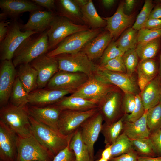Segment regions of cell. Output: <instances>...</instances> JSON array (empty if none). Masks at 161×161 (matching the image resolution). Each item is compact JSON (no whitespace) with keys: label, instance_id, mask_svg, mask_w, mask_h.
Instances as JSON below:
<instances>
[{"label":"cell","instance_id":"obj_56","mask_svg":"<svg viewBox=\"0 0 161 161\" xmlns=\"http://www.w3.org/2000/svg\"><path fill=\"white\" fill-rule=\"evenodd\" d=\"M114 0H103L102 1L103 6L106 8H109L112 7L115 3Z\"/></svg>","mask_w":161,"mask_h":161},{"label":"cell","instance_id":"obj_31","mask_svg":"<svg viewBox=\"0 0 161 161\" xmlns=\"http://www.w3.org/2000/svg\"><path fill=\"white\" fill-rule=\"evenodd\" d=\"M123 125L122 119L111 123L103 124L101 132L104 137L106 145H111L115 141L123 130Z\"/></svg>","mask_w":161,"mask_h":161},{"label":"cell","instance_id":"obj_6","mask_svg":"<svg viewBox=\"0 0 161 161\" xmlns=\"http://www.w3.org/2000/svg\"><path fill=\"white\" fill-rule=\"evenodd\" d=\"M23 24L18 18L10 22L8 32L0 44V58L1 61L13 59L14 53L21 43L30 36L37 34L32 31L22 32Z\"/></svg>","mask_w":161,"mask_h":161},{"label":"cell","instance_id":"obj_38","mask_svg":"<svg viewBox=\"0 0 161 161\" xmlns=\"http://www.w3.org/2000/svg\"><path fill=\"white\" fill-rule=\"evenodd\" d=\"M122 58L126 68V74L132 75L139 63L138 56L135 49L128 50L124 52Z\"/></svg>","mask_w":161,"mask_h":161},{"label":"cell","instance_id":"obj_26","mask_svg":"<svg viewBox=\"0 0 161 161\" xmlns=\"http://www.w3.org/2000/svg\"><path fill=\"white\" fill-rule=\"evenodd\" d=\"M148 110L137 120L132 122H126L123 125V132L131 140L149 137L151 132L147 123Z\"/></svg>","mask_w":161,"mask_h":161},{"label":"cell","instance_id":"obj_59","mask_svg":"<svg viewBox=\"0 0 161 161\" xmlns=\"http://www.w3.org/2000/svg\"><path fill=\"white\" fill-rule=\"evenodd\" d=\"M160 74L161 76V54L160 57Z\"/></svg>","mask_w":161,"mask_h":161},{"label":"cell","instance_id":"obj_28","mask_svg":"<svg viewBox=\"0 0 161 161\" xmlns=\"http://www.w3.org/2000/svg\"><path fill=\"white\" fill-rule=\"evenodd\" d=\"M16 76L22 84L29 93L37 89L38 73L36 70L30 64H25L19 66Z\"/></svg>","mask_w":161,"mask_h":161},{"label":"cell","instance_id":"obj_39","mask_svg":"<svg viewBox=\"0 0 161 161\" xmlns=\"http://www.w3.org/2000/svg\"><path fill=\"white\" fill-rule=\"evenodd\" d=\"M153 7V5L151 1H145L143 7L132 27L134 29L138 31L142 28L144 24L148 19Z\"/></svg>","mask_w":161,"mask_h":161},{"label":"cell","instance_id":"obj_18","mask_svg":"<svg viewBox=\"0 0 161 161\" xmlns=\"http://www.w3.org/2000/svg\"><path fill=\"white\" fill-rule=\"evenodd\" d=\"M134 16L126 14L124 9V4L119 5L114 13L112 16L103 18L106 22V29L113 38L116 39L132 23Z\"/></svg>","mask_w":161,"mask_h":161},{"label":"cell","instance_id":"obj_51","mask_svg":"<svg viewBox=\"0 0 161 161\" xmlns=\"http://www.w3.org/2000/svg\"><path fill=\"white\" fill-rule=\"evenodd\" d=\"M10 22L2 20L0 22V42L3 40L7 34Z\"/></svg>","mask_w":161,"mask_h":161},{"label":"cell","instance_id":"obj_5","mask_svg":"<svg viewBox=\"0 0 161 161\" xmlns=\"http://www.w3.org/2000/svg\"><path fill=\"white\" fill-rule=\"evenodd\" d=\"M89 29L86 25L76 24L66 17L56 16L47 30L49 51L54 49L63 40L71 34Z\"/></svg>","mask_w":161,"mask_h":161},{"label":"cell","instance_id":"obj_40","mask_svg":"<svg viewBox=\"0 0 161 161\" xmlns=\"http://www.w3.org/2000/svg\"><path fill=\"white\" fill-rule=\"evenodd\" d=\"M131 140L133 147L140 154L150 156L155 153L153 144L149 137Z\"/></svg>","mask_w":161,"mask_h":161},{"label":"cell","instance_id":"obj_1","mask_svg":"<svg viewBox=\"0 0 161 161\" xmlns=\"http://www.w3.org/2000/svg\"><path fill=\"white\" fill-rule=\"evenodd\" d=\"M32 133L44 147L54 156L65 148L73 136H66L58 130L41 123L29 115Z\"/></svg>","mask_w":161,"mask_h":161},{"label":"cell","instance_id":"obj_27","mask_svg":"<svg viewBox=\"0 0 161 161\" xmlns=\"http://www.w3.org/2000/svg\"><path fill=\"white\" fill-rule=\"evenodd\" d=\"M55 7L58 16L66 17L75 23L83 22L80 9L74 0L55 1Z\"/></svg>","mask_w":161,"mask_h":161},{"label":"cell","instance_id":"obj_17","mask_svg":"<svg viewBox=\"0 0 161 161\" xmlns=\"http://www.w3.org/2000/svg\"><path fill=\"white\" fill-rule=\"evenodd\" d=\"M17 71L12 60L1 61L0 67V106L8 103Z\"/></svg>","mask_w":161,"mask_h":161},{"label":"cell","instance_id":"obj_7","mask_svg":"<svg viewBox=\"0 0 161 161\" xmlns=\"http://www.w3.org/2000/svg\"><path fill=\"white\" fill-rule=\"evenodd\" d=\"M101 32V28L90 29L73 33L66 38L54 49L46 54L48 56L55 57L61 54L80 52L88 42Z\"/></svg>","mask_w":161,"mask_h":161},{"label":"cell","instance_id":"obj_35","mask_svg":"<svg viewBox=\"0 0 161 161\" xmlns=\"http://www.w3.org/2000/svg\"><path fill=\"white\" fill-rule=\"evenodd\" d=\"M138 78L150 82L155 76L157 67L155 61L151 59L141 60L137 67Z\"/></svg>","mask_w":161,"mask_h":161},{"label":"cell","instance_id":"obj_50","mask_svg":"<svg viewBox=\"0 0 161 161\" xmlns=\"http://www.w3.org/2000/svg\"><path fill=\"white\" fill-rule=\"evenodd\" d=\"M142 28L152 30L161 29V19H148L144 24Z\"/></svg>","mask_w":161,"mask_h":161},{"label":"cell","instance_id":"obj_20","mask_svg":"<svg viewBox=\"0 0 161 161\" xmlns=\"http://www.w3.org/2000/svg\"><path fill=\"white\" fill-rule=\"evenodd\" d=\"M75 91L42 88L36 89L29 94L28 104L38 106L53 104L66 95Z\"/></svg>","mask_w":161,"mask_h":161},{"label":"cell","instance_id":"obj_10","mask_svg":"<svg viewBox=\"0 0 161 161\" xmlns=\"http://www.w3.org/2000/svg\"><path fill=\"white\" fill-rule=\"evenodd\" d=\"M117 88L116 86L103 80L93 75L71 95L98 103L108 93Z\"/></svg>","mask_w":161,"mask_h":161},{"label":"cell","instance_id":"obj_60","mask_svg":"<svg viewBox=\"0 0 161 161\" xmlns=\"http://www.w3.org/2000/svg\"><path fill=\"white\" fill-rule=\"evenodd\" d=\"M160 102H161V97H160Z\"/></svg>","mask_w":161,"mask_h":161},{"label":"cell","instance_id":"obj_24","mask_svg":"<svg viewBox=\"0 0 161 161\" xmlns=\"http://www.w3.org/2000/svg\"><path fill=\"white\" fill-rule=\"evenodd\" d=\"M161 85L160 80L153 79L141 92L140 98L145 110H148L160 102Z\"/></svg>","mask_w":161,"mask_h":161},{"label":"cell","instance_id":"obj_57","mask_svg":"<svg viewBox=\"0 0 161 161\" xmlns=\"http://www.w3.org/2000/svg\"><path fill=\"white\" fill-rule=\"evenodd\" d=\"M74 1L80 8L85 5L88 3L89 0H74Z\"/></svg>","mask_w":161,"mask_h":161},{"label":"cell","instance_id":"obj_46","mask_svg":"<svg viewBox=\"0 0 161 161\" xmlns=\"http://www.w3.org/2000/svg\"><path fill=\"white\" fill-rule=\"evenodd\" d=\"M69 143L55 156L52 161H77L74 151L69 148Z\"/></svg>","mask_w":161,"mask_h":161},{"label":"cell","instance_id":"obj_53","mask_svg":"<svg viewBox=\"0 0 161 161\" xmlns=\"http://www.w3.org/2000/svg\"><path fill=\"white\" fill-rule=\"evenodd\" d=\"M136 2L134 0H126L124 4V10L127 13L131 12L133 10Z\"/></svg>","mask_w":161,"mask_h":161},{"label":"cell","instance_id":"obj_42","mask_svg":"<svg viewBox=\"0 0 161 161\" xmlns=\"http://www.w3.org/2000/svg\"><path fill=\"white\" fill-rule=\"evenodd\" d=\"M124 53L117 47L115 42L112 41L104 52L98 65H101L109 60L122 56Z\"/></svg>","mask_w":161,"mask_h":161},{"label":"cell","instance_id":"obj_23","mask_svg":"<svg viewBox=\"0 0 161 161\" xmlns=\"http://www.w3.org/2000/svg\"><path fill=\"white\" fill-rule=\"evenodd\" d=\"M112 38L108 31L101 32L88 42L81 51L92 61L100 58Z\"/></svg>","mask_w":161,"mask_h":161},{"label":"cell","instance_id":"obj_4","mask_svg":"<svg viewBox=\"0 0 161 161\" xmlns=\"http://www.w3.org/2000/svg\"><path fill=\"white\" fill-rule=\"evenodd\" d=\"M18 135L17 156L16 161H52L55 157L44 147L32 132Z\"/></svg>","mask_w":161,"mask_h":161},{"label":"cell","instance_id":"obj_63","mask_svg":"<svg viewBox=\"0 0 161 161\" xmlns=\"http://www.w3.org/2000/svg\"></svg>","mask_w":161,"mask_h":161},{"label":"cell","instance_id":"obj_30","mask_svg":"<svg viewBox=\"0 0 161 161\" xmlns=\"http://www.w3.org/2000/svg\"><path fill=\"white\" fill-rule=\"evenodd\" d=\"M69 148L74 152L77 161H94L87 146L83 141L79 128L73 134Z\"/></svg>","mask_w":161,"mask_h":161},{"label":"cell","instance_id":"obj_54","mask_svg":"<svg viewBox=\"0 0 161 161\" xmlns=\"http://www.w3.org/2000/svg\"><path fill=\"white\" fill-rule=\"evenodd\" d=\"M111 145H106L105 149L103 151L101 154V157L109 160L111 158Z\"/></svg>","mask_w":161,"mask_h":161},{"label":"cell","instance_id":"obj_8","mask_svg":"<svg viewBox=\"0 0 161 161\" xmlns=\"http://www.w3.org/2000/svg\"><path fill=\"white\" fill-rule=\"evenodd\" d=\"M59 65V70L84 73L89 77L93 75L97 64L91 61L83 52L65 53L55 57Z\"/></svg>","mask_w":161,"mask_h":161},{"label":"cell","instance_id":"obj_11","mask_svg":"<svg viewBox=\"0 0 161 161\" xmlns=\"http://www.w3.org/2000/svg\"><path fill=\"white\" fill-rule=\"evenodd\" d=\"M89 77L84 73L59 70L51 78L47 88L75 91L83 85Z\"/></svg>","mask_w":161,"mask_h":161},{"label":"cell","instance_id":"obj_19","mask_svg":"<svg viewBox=\"0 0 161 161\" xmlns=\"http://www.w3.org/2000/svg\"><path fill=\"white\" fill-rule=\"evenodd\" d=\"M29 115L38 122L58 130V124L62 110L55 104L44 106L27 105Z\"/></svg>","mask_w":161,"mask_h":161},{"label":"cell","instance_id":"obj_43","mask_svg":"<svg viewBox=\"0 0 161 161\" xmlns=\"http://www.w3.org/2000/svg\"><path fill=\"white\" fill-rule=\"evenodd\" d=\"M161 29L152 30L142 28L137 33V44L144 43L160 38Z\"/></svg>","mask_w":161,"mask_h":161},{"label":"cell","instance_id":"obj_9","mask_svg":"<svg viewBox=\"0 0 161 161\" xmlns=\"http://www.w3.org/2000/svg\"><path fill=\"white\" fill-rule=\"evenodd\" d=\"M98 112L97 108L85 111L62 110L58 122V130L64 135L71 136L83 123Z\"/></svg>","mask_w":161,"mask_h":161},{"label":"cell","instance_id":"obj_41","mask_svg":"<svg viewBox=\"0 0 161 161\" xmlns=\"http://www.w3.org/2000/svg\"><path fill=\"white\" fill-rule=\"evenodd\" d=\"M97 68L101 70L126 73V69L122 56L109 60L101 65L97 64Z\"/></svg>","mask_w":161,"mask_h":161},{"label":"cell","instance_id":"obj_55","mask_svg":"<svg viewBox=\"0 0 161 161\" xmlns=\"http://www.w3.org/2000/svg\"><path fill=\"white\" fill-rule=\"evenodd\" d=\"M138 161H161V157H138Z\"/></svg>","mask_w":161,"mask_h":161},{"label":"cell","instance_id":"obj_32","mask_svg":"<svg viewBox=\"0 0 161 161\" xmlns=\"http://www.w3.org/2000/svg\"><path fill=\"white\" fill-rule=\"evenodd\" d=\"M138 31L132 27L125 30L115 41L117 47L125 52L130 49H135L137 44Z\"/></svg>","mask_w":161,"mask_h":161},{"label":"cell","instance_id":"obj_13","mask_svg":"<svg viewBox=\"0 0 161 161\" xmlns=\"http://www.w3.org/2000/svg\"><path fill=\"white\" fill-rule=\"evenodd\" d=\"M121 95L117 88L108 93L98 103V111L108 123L117 121L122 107Z\"/></svg>","mask_w":161,"mask_h":161},{"label":"cell","instance_id":"obj_47","mask_svg":"<svg viewBox=\"0 0 161 161\" xmlns=\"http://www.w3.org/2000/svg\"><path fill=\"white\" fill-rule=\"evenodd\" d=\"M149 138L153 144L155 153L161 154V127L151 134Z\"/></svg>","mask_w":161,"mask_h":161},{"label":"cell","instance_id":"obj_2","mask_svg":"<svg viewBox=\"0 0 161 161\" xmlns=\"http://www.w3.org/2000/svg\"><path fill=\"white\" fill-rule=\"evenodd\" d=\"M47 30L38 35H34L35 34L30 36L21 43L15 51L13 58L15 67L21 64H30L48 52Z\"/></svg>","mask_w":161,"mask_h":161},{"label":"cell","instance_id":"obj_29","mask_svg":"<svg viewBox=\"0 0 161 161\" xmlns=\"http://www.w3.org/2000/svg\"><path fill=\"white\" fill-rule=\"evenodd\" d=\"M80 9L83 21L89 27L99 29L106 25V21L98 14L91 0Z\"/></svg>","mask_w":161,"mask_h":161},{"label":"cell","instance_id":"obj_33","mask_svg":"<svg viewBox=\"0 0 161 161\" xmlns=\"http://www.w3.org/2000/svg\"><path fill=\"white\" fill-rule=\"evenodd\" d=\"M29 94L16 76L10 97V103L16 106L27 104Z\"/></svg>","mask_w":161,"mask_h":161},{"label":"cell","instance_id":"obj_61","mask_svg":"<svg viewBox=\"0 0 161 161\" xmlns=\"http://www.w3.org/2000/svg\"><path fill=\"white\" fill-rule=\"evenodd\" d=\"M0 161H3L1 160H0Z\"/></svg>","mask_w":161,"mask_h":161},{"label":"cell","instance_id":"obj_16","mask_svg":"<svg viewBox=\"0 0 161 161\" xmlns=\"http://www.w3.org/2000/svg\"><path fill=\"white\" fill-rule=\"evenodd\" d=\"M103 120L98 111L86 120L79 127L82 138L93 158L94 145L101 132Z\"/></svg>","mask_w":161,"mask_h":161},{"label":"cell","instance_id":"obj_37","mask_svg":"<svg viewBox=\"0 0 161 161\" xmlns=\"http://www.w3.org/2000/svg\"><path fill=\"white\" fill-rule=\"evenodd\" d=\"M146 121L150 132H154L161 127V102L148 110Z\"/></svg>","mask_w":161,"mask_h":161},{"label":"cell","instance_id":"obj_14","mask_svg":"<svg viewBox=\"0 0 161 161\" xmlns=\"http://www.w3.org/2000/svg\"><path fill=\"white\" fill-rule=\"evenodd\" d=\"M93 75L103 80L120 88L124 93L137 94L138 86L132 75L126 73L101 70L97 68Z\"/></svg>","mask_w":161,"mask_h":161},{"label":"cell","instance_id":"obj_62","mask_svg":"<svg viewBox=\"0 0 161 161\" xmlns=\"http://www.w3.org/2000/svg\"></svg>","mask_w":161,"mask_h":161},{"label":"cell","instance_id":"obj_36","mask_svg":"<svg viewBox=\"0 0 161 161\" xmlns=\"http://www.w3.org/2000/svg\"><path fill=\"white\" fill-rule=\"evenodd\" d=\"M131 140L123 133L120 134L112 145L111 157H115L133 150Z\"/></svg>","mask_w":161,"mask_h":161},{"label":"cell","instance_id":"obj_34","mask_svg":"<svg viewBox=\"0 0 161 161\" xmlns=\"http://www.w3.org/2000/svg\"><path fill=\"white\" fill-rule=\"evenodd\" d=\"M160 38L144 43L137 44L135 50L141 60L151 59L156 55L159 48Z\"/></svg>","mask_w":161,"mask_h":161},{"label":"cell","instance_id":"obj_49","mask_svg":"<svg viewBox=\"0 0 161 161\" xmlns=\"http://www.w3.org/2000/svg\"><path fill=\"white\" fill-rule=\"evenodd\" d=\"M38 6L45 8L46 10L53 12L55 7V1L54 0H32Z\"/></svg>","mask_w":161,"mask_h":161},{"label":"cell","instance_id":"obj_12","mask_svg":"<svg viewBox=\"0 0 161 161\" xmlns=\"http://www.w3.org/2000/svg\"><path fill=\"white\" fill-rule=\"evenodd\" d=\"M30 64L38 73V89L43 88L52 77L59 70L58 61L55 57L42 55Z\"/></svg>","mask_w":161,"mask_h":161},{"label":"cell","instance_id":"obj_21","mask_svg":"<svg viewBox=\"0 0 161 161\" xmlns=\"http://www.w3.org/2000/svg\"><path fill=\"white\" fill-rule=\"evenodd\" d=\"M30 13L28 21L26 24H23L21 30L24 32L34 31L37 34L49 29L56 16L53 12L47 10H36Z\"/></svg>","mask_w":161,"mask_h":161},{"label":"cell","instance_id":"obj_22","mask_svg":"<svg viewBox=\"0 0 161 161\" xmlns=\"http://www.w3.org/2000/svg\"><path fill=\"white\" fill-rule=\"evenodd\" d=\"M0 7L5 17H9L12 19L18 18L21 14L25 12L44 10L32 1L27 0H0Z\"/></svg>","mask_w":161,"mask_h":161},{"label":"cell","instance_id":"obj_45","mask_svg":"<svg viewBox=\"0 0 161 161\" xmlns=\"http://www.w3.org/2000/svg\"><path fill=\"white\" fill-rule=\"evenodd\" d=\"M135 95L131 93H125L122 100V107L124 112L128 114L131 113L136 106Z\"/></svg>","mask_w":161,"mask_h":161},{"label":"cell","instance_id":"obj_58","mask_svg":"<svg viewBox=\"0 0 161 161\" xmlns=\"http://www.w3.org/2000/svg\"><path fill=\"white\" fill-rule=\"evenodd\" d=\"M97 161H108V160L102 157H101L100 158L97 160Z\"/></svg>","mask_w":161,"mask_h":161},{"label":"cell","instance_id":"obj_44","mask_svg":"<svg viewBox=\"0 0 161 161\" xmlns=\"http://www.w3.org/2000/svg\"><path fill=\"white\" fill-rule=\"evenodd\" d=\"M136 106L133 112L128 114L126 117L127 122H134L141 117L145 110L142 103L140 95H135Z\"/></svg>","mask_w":161,"mask_h":161},{"label":"cell","instance_id":"obj_3","mask_svg":"<svg viewBox=\"0 0 161 161\" xmlns=\"http://www.w3.org/2000/svg\"><path fill=\"white\" fill-rule=\"evenodd\" d=\"M28 104L16 106L10 103L0 108V120L18 135L31 132Z\"/></svg>","mask_w":161,"mask_h":161},{"label":"cell","instance_id":"obj_25","mask_svg":"<svg viewBox=\"0 0 161 161\" xmlns=\"http://www.w3.org/2000/svg\"><path fill=\"white\" fill-rule=\"evenodd\" d=\"M98 102L81 97L65 96L54 104L61 110L85 111L97 108Z\"/></svg>","mask_w":161,"mask_h":161},{"label":"cell","instance_id":"obj_52","mask_svg":"<svg viewBox=\"0 0 161 161\" xmlns=\"http://www.w3.org/2000/svg\"><path fill=\"white\" fill-rule=\"evenodd\" d=\"M149 19H161V4L157 5L152 10L149 16Z\"/></svg>","mask_w":161,"mask_h":161},{"label":"cell","instance_id":"obj_15","mask_svg":"<svg viewBox=\"0 0 161 161\" xmlns=\"http://www.w3.org/2000/svg\"><path fill=\"white\" fill-rule=\"evenodd\" d=\"M18 135L0 120V160L16 161Z\"/></svg>","mask_w":161,"mask_h":161},{"label":"cell","instance_id":"obj_48","mask_svg":"<svg viewBox=\"0 0 161 161\" xmlns=\"http://www.w3.org/2000/svg\"><path fill=\"white\" fill-rule=\"evenodd\" d=\"M138 157L133 150L118 156L111 157L109 161H138Z\"/></svg>","mask_w":161,"mask_h":161}]
</instances>
